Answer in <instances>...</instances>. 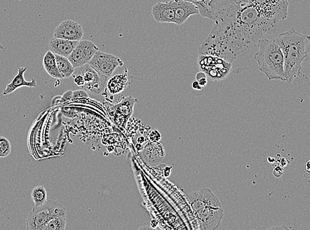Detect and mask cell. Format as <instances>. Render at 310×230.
Returning a JSON list of instances; mask_svg holds the SVG:
<instances>
[{"label":"cell","mask_w":310,"mask_h":230,"mask_svg":"<svg viewBox=\"0 0 310 230\" xmlns=\"http://www.w3.org/2000/svg\"><path fill=\"white\" fill-rule=\"evenodd\" d=\"M213 30L199 47V55L215 56L232 63L277 32L278 18L246 0H210Z\"/></svg>","instance_id":"1"},{"label":"cell","mask_w":310,"mask_h":230,"mask_svg":"<svg viewBox=\"0 0 310 230\" xmlns=\"http://www.w3.org/2000/svg\"><path fill=\"white\" fill-rule=\"evenodd\" d=\"M274 41L280 47L283 54L286 82H291L300 74L302 63L308 57L310 49V36L300 33L292 28L279 34Z\"/></svg>","instance_id":"2"},{"label":"cell","mask_w":310,"mask_h":230,"mask_svg":"<svg viewBox=\"0 0 310 230\" xmlns=\"http://www.w3.org/2000/svg\"><path fill=\"white\" fill-rule=\"evenodd\" d=\"M255 61L261 72L269 80H280L286 82L284 72V57L280 47L273 40H259Z\"/></svg>","instance_id":"3"},{"label":"cell","mask_w":310,"mask_h":230,"mask_svg":"<svg viewBox=\"0 0 310 230\" xmlns=\"http://www.w3.org/2000/svg\"><path fill=\"white\" fill-rule=\"evenodd\" d=\"M64 206L54 200H47L41 206H34L27 217L26 226L28 230H42L43 226L56 217L66 216Z\"/></svg>","instance_id":"4"},{"label":"cell","mask_w":310,"mask_h":230,"mask_svg":"<svg viewBox=\"0 0 310 230\" xmlns=\"http://www.w3.org/2000/svg\"><path fill=\"white\" fill-rule=\"evenodd\" d=\"M198 67L212 81H219L227 77L232 68V63L215 56L199 55Z\"/></svg>","instance_id":"5"},{"label":"cell","mask_w":310,"mask_h":230,"mask_svg":"<svg viewBox=\"0 0 310 230\" xmlns=\"http://www.w3.org/2000/svg\"><path fill=\"white\" fill-rule=\"evenodd\" d=\"M88 64L101 75L109 78L117 67L123 65V63L115 55L98 50Z\"/></svg>","instance_id":"6"},{"label":"cell","mask_w":310,"mask_h":230,"mask_svg":"<svg viewBox=\"0 0 310 230\" xmlns=\"http://www.w3.org/2000/svg\"><path fill=\"white\" fill-rule=\"evenodd\" d=\"M201 230H213L220 227L224 211L222 207L205 206L194 213Z\"/></svg>","instance_id":"7"},{"label":"cell","mask_w":310,"mask_h":230,"mask_svg":"<svg viewBox=\"0 0 310 230\" xmlns=\"http://www.w3.org/2000/svg\"><path fill=\"white\" fill-rule=\"evenodd\" d=\"M74 74H81L84 79L85 84L83 88L95 94L102 92L108 82V78L103 77L98 73L89 64L76 68Z\"/></svg>","instance_id":"8"},{"label":"cell","mask_w":310,"mask_h":230,"mask_svg":"<svg viewBox=\"0 0 310 230\" xmlns=\"http://www.w3.org/2000/svg\"><path fill=\"white\" fill-rule=\"evenodd\" d=\"M98 50L99 48L92 41L80 40L73 51L69 55L68 59L74 68H78L83 65L88 64Z\"/></svg>","instance_id":"9"},{"label":"cell","mask_w":310,"mask_h":230,"mask_svg":"<svg viewBox=\"0 0 310 230\" xmlns=\"http://www.w3.org/2000/svg\"><path fill=\"white\" fill-rule=\"evenodd\" d=\"M246 1L262 9L270 15L278 18L281 21L287 17L288 8L289 5L288 0H246Z\"/></svg>","instance_id":"10"},{"label":"cell","mask_w":310,"mask_h":230,"mask_svg":"<svg viewBox=\"0 0 310 230\" xmlns=\"http://www.w3.org/2000/svg\"><path fill=\"white\" fill-rule=\"evenodd\" d=\"M188 198L191 202L193 213L205 206L222 207L220 201L209 188H201L198 191L193 192L188 195Z\"/></svg>","instance_id":"11"},{"label":"cell","mask_w":310,"mask_h":230,"mask_svg":"<svg viewBox=\"0 0 310 230\" xmlns=\"http://www.w3.org/2000/svg\"><path fill=\"white\" fill-rule=\"evenodd\" d=\"M83 36L82 26L73 20H65L60 23L54 30V37L80 41Z\"/></svg>","instance_id":"12"},{"label":"cell","mask_w":310,"mask_h":230,"mask_svg":"<svg viewBox=\"0 0 310 230\" xmlns=\"http://www.w3.org/2000/svg\"><path fill=\"white\" fill-rule=\"evenodd\" d=\"M173 3L176 25H182L190 16L200 14L198 7L188 0H173Z\"/></svg>","instance_id":"13"},{"label":"cell","mask_w":310,"mask_h":230,"mask_svg":"<svg viewBox=\"0 0 310 230\" xmlns=\"http://www.w3.org/2000/svg\"><path fill=\"white\" fill-rule=\"evenodd\" d=\"M152 14L157 22L174 23L175 10L173 0L166 2H158L152 7Z\"/></svg>","instance_id":"14"},{"label":"cell","mask_w":310,"mask_h":230,"mask_svg":"<svg viewBox=\"0 0 310 230\" xmlns=\"http://www.w3.org/2000/svg\"><path fill=\"white\" fill-rule=\"evenodd\" d=\"M78 42V41L54 37L49 42V49L54 55L68 58Z\"/></svg>","instance_id":"15"},{"label":"cell","mask_w":310,"mask_h":230,"mask_svg":"<svg viewBox=\"0 0 310 230\" xmlns=\"http://www.w3.org/2000/svg\"><path fill=\"white\" fill-rule=\"evenodd\" d=\"M27 70V67H19L17 68V75L14 77L10 84L7 85L6 88L3 90V95L12 94L18 88L23 86L30 87V88L37 86L35 79H32L30 81H27L25 79L24 74Z\"/></svg>","instance_id":"16"},{"label":"cell","mask_w":310,"mask_h":230,"mask_svg":"<svg viewBox=\"0 0 310 230\" xmlns=\"http://www.w3.org/2000/svg\"><path fill=\"white\" fill-rule=\"evenodd\" d=\"M137 99L132 97H123L121 101L112 106L114 111L125 120H127L133 113L134 106Z\"/></svg>","instance_id":"17"},{"label":"cell","mask_w":310,"mask_h":230,"mask_svg":"<svg viewBox=\"0 0 310 230\" xmlns=\"http://www.w3.org/2000/svg\"><path fill=\"white\" fill-rule=\"evenodd\" d=\"M128 77L126 72L124 74H117L108 80V88L110 94L121 93L129 85Z\"/></svg>","instance_id":"18"},{"label":"cell","mask_w":310,"mask_h":230,"mask_svg":"<svg viewBox=\"0 0 310 230\" xmlns=\"http://www.w3.org/2000/svg\"><path fill=\"white\" fill-rule=\"evenodd\" d=\"M43 65L45 70L50 77L57 79H62L56 65L55 55L50 50H48L45 54L43 58Z\"/></svg>","instance_id":"19"},{"label":"cell","mask_w":310,"mask_h":230,"mask_svg":"<svg viewBox=\"0 0 310 230\" xmlns=\"http://www.w3.org/2000/svg\"><path fill=\"white\" fill-rule=\"evenodd\" d=\"M55 55L58 69H59L60 73L61 74L62 79H68V78L72 77L75 71V68L71 62L69 61L68 58L57 55Z\"/></svg>","instance_id":"20"},{"label":"cell","mask_w":310,"mask_h":230,"mask_svg":"<svg viewBox=\"0 0 310 230\" xmlns=\"http://www.w3.org/2000/svg\"><path fill=\"white\" fill-rule=\"evenodd\" d=\"M31 198L36 207L45 204L47 201V193L44 186H39L34 188L31 192Z\"/></svg>","instance_id":"21"},{"label":"cell","mask_w":310,"mask_h":230,"mask_svg":"<svg viewBox=\"0 0 310 230\" xmlns=\"http://www.w3.org/2000/svg\"><path fill=\"white\" fill-rule=\"evenodd\" d=\"M66 225V216L56 217L49 220L42 230H64Z\"/></svg>","instance_id":"22"},{"label":"cell","mask_w":310,"mask_h":230,"mask_svg":"<svg viewBox=\"0 0 310 230\" xmlns=\"http://www.w3.org/2000/svg\"><path fill=\"white\" fill-rule=\"evenodd\" d=\"M12 146L6 137H0V158L8 157L11 153Z\"/></svg>","instance_id":"23"},{"label":"cell","mask_w":310,"mask_h":230,"mask_svg":"<svg viewBox=\"0 0 310 230\" xmlns=\"http://www.w3.org/2000/svg\"><path fill=\"white\" fill-rule=\"evenodd\" d=\"M74 82L78 86L83 87L84 86V79L81 74H74L73 75Z\"/></svg>","instance_id":"24"},{"label":"cell","mask_w":310,"mask_h":230,"mask_svg":"<svg viewBox=\"0 0 310 230\" xmlns=\"http://www.w3.org/2000/svg\"><path fill=\"white\" fill-rule=\"evenodd\" d=\"M88 93L85 90H78L74 91L72 93V99H77V98H88Z\"/></svg>","instance_id":"25"},{"label":"cell","mask_w":310,"mask_h":230,"mask_svg":"<svg viewBox=\"0 0 310 230\" xmlns=\"http://www.w3.org/2000/svg\"><path fill=\"white\" fill-rule=\"evenodd\" d=\"M161 138V134L159 133V132L157 131V130L152 131L151 133L150 134V139H151L152 141H158L160 140Z\"/></svg>","instance_id":"26"},{"label":"cell","mask_w":310,"mask_h":230,"mask_svg":"<svg viewBox=\"0 0 310 230\" xmlns=\"http://www.w3.org/2000/svg\"><path fill=\"white\" fill-rule=\"evenodd\" d=\"M284 170L282 166H277L273 169V175L277 178H279L281 176L283 175Z\"/></svg>","instance_id":"27"},{"label":"cell","mask_w":310,"mask_h":230,"mask_svg":"<svg viewBox=\"0 0 310 230\" xmlns=\"http://www.w3.org/2000/svg\"><path fill=\"white\" fill-rule=\"evenodd\" d=\"M72 93H73V91H71V90H69V91L65 92V93L63 94L62 97V101H66L69 100V99H72Z\"/></svg>","instance_id":"28"},{"label":"cell","mask_w":310,"mask_h":230,"mask_svg":"<svg viewBox=\"0 0 310 230\" xmlns=\"http://www.w3.org/2000/svg\"><path fill=\"white\" fill-rule=\"evenodd\" d=\"M192 88L196 90H202V87L200 86V84H199V82L197 81H193V82H192Z\"/></svg>","instance_id":"29"},{"label":"cell","mask_w":310,"mask_h":230,"mask_svg":"<svg viewBox=\"0 0 310 230\" xmlns=\"http://www.w3.org/2000/svg\"><path fill=\"white\" fill-rule=\"evenodd\" d=\"M199 84H200L201 86L205 87L206 85L208 84V79L207 78H202L198 81Z\"/></svg>","instance_id":"30"},{"label":"cell","mask_w":310,"mask_h":230,"mask_svg":"<svg viewBox=\"0 0 310 230\" xmlns=\"http://www.w3.org/2000/svg\"><path fill=\"white\" fill-rule=\"evenodd\" d=\"M202 78H207L206 77V74L204 73V72L199 71L198 73L196 74V81H198L199 80L202 79Z\"/></svg>","instance_id":"31"},{"label":"cell","mask_w":310,"mask_h":230,"mask_svg":"<svg viewBox=\"0 0 310 230\" xmlns=\"http://www.w3.org/2000/svg\"><path fill=\"white\" fill-rule=\"evenodd\" d=\"M281 166H285L288 164V161L285 158H282L280 161Z\"/></svg>","instance_id":"32"},{"label":"cell","mask_w":310,"mask_h":230,"mask_svg":"<svg viewBox=\"0 0 310 230\" xmlns=\"http://www.w3.org/2000/svg\"><path fill=\"white\" fill-rule=\"evenodd\" d=\"M144 138L143 137H139V138L138 139V142L140 143V144H142V143L144 142Z\"/></svg>","instance_id":"33"},{"label":"cell","mask_w":310,"mask_h":230,"mask_svg":"<svg viewBox=\"0 0 310 230\" xmlns=\"http://www.w3.org/2000/svg\"><path fill=\"white\" fill-rule=\"evenodd\" d=\"M267 160L269 163H274L275 162V159H274L273 157H269L267 158Z\"/></svg>","instance_id":"34"},{"label":"cell","mask_w":310,"mask_h":230,"mask_svg":"<svg viewBox=\"0 0 310 230\" xmlns=\"http://www.w3.org/2000/svg\"><path fill=\"white\" fill-rule=\"evenodd\" d=\"M306 167H307V170L308 171V173H309L310 171V161H308L307 162V164H306Z\"/></svg>","instance_id":"35"},{"label":"cell","mask_w":310,"mask_h":230,"mask_svg":"<svg viewBox=\"0 0 310 230\" xmlns=\"http://www.w3.org/2000/svg\"><path fill=\"white\" fill-rule=\"evenodd\" d=\"M4 49V47H3V45H1V43H0V50H3Z\"/></svg>","instance_id":"36"}]
</instances>
